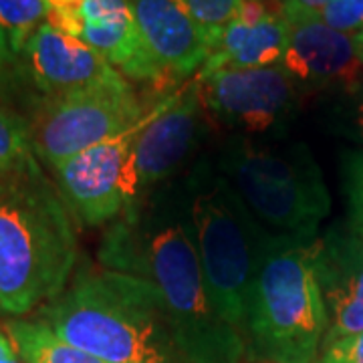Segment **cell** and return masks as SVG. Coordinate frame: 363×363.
Here are the masks:
<instances>
[{
	"instance_id": "cell-13",
	"label": "cell",
	"mask_w": 363,
	"mask_h": 363,
	"mask_svg": "<svg viewBox=\"0 0 363 363\" xmlns=\"http://www.w3.org/2000/svg\"><path fill=\"white\" fill-rule=\"evenodd\" d=\"M143 43L168 85L178 87L206 61L210 43L178 0H128Z\"/></svg>"
},
{
	"instance_id": "cell-3",
	"label": "cell",
	"mask_w": 363,
	"mask_h": 363,
	"mask_svg": "<svg viewBox=\"0 0 363 363\" xmlns=\"http://www.w3.org/2000/svg\"><path fill=\"white\" fill-rule=\"evenodd\" d=\"M39 321L57 337L109 363H186L169 331L156 289L104 267H85Z\"/></svg>"
},
{
	"instance_id": "cell-22",
	"label": "cell",
	"mask_w": 363,
	"mask_h": 363,
	"mask_svg": "<svg viewBox=\"0 0 363 363\" xmlns=\"http://www.w3.org/2000/svg\"><path fill=\"white\" fill-rule=\"evenodd\" d=\"M319 21L343 35L357 37L363 33V0H333L319 14Z\"/></svg>"
},
{
	"instance_id": "cell-20",
	"label": "cell",
	"mask_w": 363,
	"mask_h": 363,
	"mask_svg": "<svg viewBox=\"0 0 363 363\" xmlns=\"http://www.w3.org/2000/svg\"><path fill=\"white\" fill-rule=\"evenodd\" d=\"M178 2L206 33L210 49H212L218 35L224 30V26L233 21L234 14L238 13L245 0H178Z\"/></svg>"
},
{
	"instance_id": "cell-25",
	"label": "cell",
	"mask_w": 363,
	"mask_h": 363,
	"mask_svg": "<svg viewBox=\"0 0 363 363\" xmlns=\"http://www.w3.org/2000/svg\"><path fill=\"white\" fill-rule=\"evenodd\" d=\"M333 0H281V14L289 23L319 18V14L331 4Z\"/></svg>"
},
{
	"instance_id": "cell-27",
	"label": "cell",
	"mask_w": 363,
	"mask_h": 363,
	"mask_svg": "<svg viewBox=\"0 0 363 363\" xmlns=\"http://www.w3.org/2000/svg\"><path fill=\"white\" fill-rule=\"evenodd\" d=\"M13 59V52L9 49V43L6 39L2 37V33H0V69L4 67V63H9Z\"/></svg>"
},
{
	"instance_id": "cell-12",
	"label": "cell",
	"mask_w": 363,
	"mask_h": 363,
	"mask_svg": "<svg viewBox=\"0 0 363 363\" xmlns=\"http://www.w3.org/2000/svg\"><path fill=\"white\" fill-rule=\"evenodd\" d=\"M311 262L329 319L323 343L363 331V236L329 228L311 242Z\"/></svg>"
},
{
	"instance_id": "cell-21",
	"label": "cell",
	"mask_w": 363,
	"mask_h": 363,
	"mask_svg": "<svg viewBox=\"0 0 363 363\" xmlns=\"http://www.w3.org/2000/svg\"><path fill=\"white\" fill-rule=\"evenodd\" d=\"M343 190L350 228L363 236V152H350L343 156Z\"/></svg>"
},
{
	"instance_id": "cell-19",
	"label": "cell",
	"mask_w": 363,
	"mask_h": 363,
	"mask_svg": "<svg viewBox=\"0 0 363 363\" xmlns=\"http://www.w3.org/2000/svg\"><path fill=\"white\" fill-rule=\"evenodd\" d=\"M30 152V123L23 116L0 107V178L13 172Z\"/></svg>"
},
{
	"instance_id": "cell-8",
	"label": "cell",
	"mask_w": 363,
	"mask_h": 363,
	"mask_svg": "<svg viewBox=\"0 0 363 363\" xmlns=\"http://www.w3.org/2000/svg\"><path fill=\"white\" fill-rule=\"evenodd\" d=\"M204 119L206 111L194 77L147 107L131 143L123 212L142 206L154 192L169 184L200 142Z\"/></svg>"
},
{
	"instance_id": "cell-18",
	"label": "cell",
	"mask_w": 363,
	"mask_h": 363,
	"mask_svg": "<svg viewBox=\"0 0 363 363\" xmlns=\"http://www.w3.org/2000/svg\"><path fill=\"white\" fill-rule=\"evenodd\" d=\"M47 0H0V33L14 55H21L26 40L47 21Z\"/></svg>"
},
{
	"instance_id": "cell-1",
	"label": "cell",
	"mask_w": 363,
	"mask_h": 363,
	"mask_svg": "<svg viewBox=\"0 0 363 363\" xmlns=\"http://www.w3.org/2000/svg\"><path fill=\"white\" fill-rule=\"evenodd\" d=\"M99 267L156 289L169 331L186 363H242L247 341L208 295L188 228L182 182H169L107 228Z\"/></svg>"
},
{
	"instance_id": "cell-26",
	"label": "cell",
	"mask_w": 363,
	"mask_h": 363,
	"mask_svg": "<svg viewBox=\"0 0 363 363\" xmlns=\"http://www.w3.org/2000/svg\"><path fill=\"white\" fill-rule=\"evenodd\" d=\"M0 363H25L14 350L11 337L4 331H0Z\"/></svg>"
},
{
	"instance_id": "cell-24",
	"label": "cell",
	"mask_w": 363,
	"mask_h": 363,
	"mask_svg": "<svg viewBox=\"0 0 363 363\" xmlns=\"http://www.w3.org/2000/svg\"><path fill=\"white\" fill-rule=\"evenodd\" d=\"M337 133L363 143V85L359 89L351 91L350 101L337 111Z\"/></svg>"
},
{
	"instance_id": "cell-4",
	"label": "cell",
	"mask_w": 363,
	"mask_h": 363,
	"mask_svg": "<svg viewBox=\"0 0 363 363\" xmlns=\"http://www.w3.org/2000/svg\"><path fill=\"white\" fill-rule=\"evenodd\" d=\"M180 182L208 295L245 337L248 301L272 234L250 214L214 157H198Z\"/></svg>"
},
{
	"instance_id": "cell-11",
	"label": "cell",
	"mask_w": 363,
	"mask_h": 363,
	"mask_svg": "<svg viewBox=\"0 0 363 363\" xmlns=\"http://www.w3.org/2000/svg\"><path fill=\"white\" fill-rule=\"evenodd\" d=\"M140 121L51 168L59 194L81 224L104 226L123 214L125 169Z\"/></svg>"
},
{
	"instance_id": "cell-29",
	"label": "cell",
	"mask_w": 363,
	"mask_h": 363,
	"mask_svg": "<svg viewBox=\"0 0 363 363\" xmlns=\"http://www.w3.org/2000/svg\"><path fill=\"white\" fill-rule=\"evenodd\" d=\"M255 363H272V362H255Z\"/></svg>"
},
{
	"instance_id": "cell-10",
	"label": "cell",
	"mask_w": 363,
	"mask_h": 363,
	"mask_svg": "<svg viewBox=\"0 0 363 363\" xmlns=\"http://www.w3.org/2000/svg\"><path fill=\"white\" fill-rule=\"evenodd\" d=\"M47 23L99 52L123 77L156 87L168 85L128 0H47Z\"/></svg>"
},
{
	"instance_id": "cell-16",
	"label": "cell",
	"mask_w": 363,
	"mask_h": 363,
	"mask_svg": "<svg viewBox=\"0 0 363 363\" xmlns=\"http://www.w3.org/2000/svg\"><path fill=\"white\" fill-rule=\"evenodd\" d=\"M286 39L289 25L281 14V0H245L212 45L198 73L279 65Z\"/></svg>"
},
{
	"instance_id": "cell-6",
	"label": "cell",
	"mask_w": 363,
	"mask_h": 363,
	"mask_svg": "<svg viewBox=\"0 0 363 363\" xmlns=\"http://www.w3.org/2000/svg\"><path fill=\"white\" fill-rule=\"evenodd\" d=\"M327 309L311 262V242L272 234L248 301L245 341L259 362L317 363Z\"/></svg>"
},
{
	"instance_id": "cell-2",
	"label": "cell",
	"mask_w": 363,
	"mask_h": 363,
	"mask_svg": "<svg viewBox=\"0 0 363 363\" xmlns=\"http://www.w3.org/2000/svg\"><path fill=\"white\" fill-rule=\"evenodd\" d=\"M77 257L73 214L30 152L0 178V311L23 317L52 301Z\"/></svg>"
},
{
	"instance_id": "cell-5",
	"label": "cell",
	"mask_w": 363,
	"mask_h": 363,
	"mask_svg": "<svg viewBox=\"0 0 363 363\" xmlns=\"http://www.w3.org/2000/svg\"><path fill=\"white\" fill-rule=\"evenodd\" d=\"M216 164L262 228L305 245L317 238L331 198L305 143H260L233 135Z\"/></svg>"
},
{
	"instance_id": "cell-17",
	"label": "cell",
	"mask_w": 363,
	"mask_h": 363,
	"mask_svg": "<svg viewBox=\"0 0 363 363\" xmlns=\"http://www.w3.org/2000/svg\"><path fill=\"white\" fill-rule=\"evenodd\" d=\"M6 335L25 363H109L57 337L39 319H13Z\"/></svg>"
},
{
	"instance_id": "cell-14",
	"label": "cell",
	"mask_w": 363,
	"mask_h": 363,
	"mask_svg": "<svg viewBox=\"0 0 363 363\" xmlns=\"http://www.w3.org/2000/svg\"><path fill=\"white\" fill-rule=\"evenodd\" d=\"M281 65L295 83L313 87H362L363 63L355 40L319 18L289 23V39Z\"/></svg>"
},
{
	"instance_id": "cell-15",
	"label": "cell",
	"mask_w": 363,
	"mask_h": 363,
	"mask_svg": "<svg viewBox=\"0 0 363 363\" xmlns=\"http://www.w3.org/2000/svg\"><path fill=\"white\" fill-rule=\"evenodd\" d=\"M21 55L25 57L35 85L47 93V97L95 87L121 75L99 52L61 33L47 21L37 26Z\"/></svg>"
},
{
	"instance_id": "cell-7",
	"label": "cell",
	"mask_w": 363,
	"mask_h": 363,
	"mask_svg": "<svg viewBox=\"0 0 363 363\" xmlns=\"http://www.w3.org/2000/svg\"><path fill=\"white\" fill-rule=\"evenodd\" d=\"M147 111L128 79L117 75L95 87L49 97L30 123L35 156L49 168L138 123Z\"/></svg>"
},
{
	"instance_id": "cell-23",
	"label": "cell",
	"mask_w": 363,
	"mask_h": 363,
	"mask_svg": "<svg viewBox=\"0 0 363 363\" xmlns=\"http://www.w3.org/2000/svg\"><path fill=\"white\" fill-rule=\"evenodd\" d=\"M319 363H363V331L323 343Z\"/></svg>"
},
{
	"instance_id": "cell-28",
	"label": "cell",
	"mask_w": 363,
	"mask_h": 363,
	"mask_svg": "<svg viewBox=\"0 0 363 363\" xmlns=\"http://www.w3.org/2000/svg\"><path fill=\"white\" fill-rule=\"evenodd\" d=\"M355 40V49H357V57H359V61L363 63V33L362 35H357V37H353Z\"/></svg>"
},
{
	"instance_id": "cell-9",
	"label": "cell",
	"mask_w": 363,
	"mask_h": 363,
	"mask_svg": "<svg viewBox=\"0 0 363 363\" xmlns=\"http://www.w3.org/2000/svg\"><path fill=\"white\" fill-rule=\"evenodd\" d=\"M206 116L245 133L283 130L295 116L297 87L285 67L218 69L196 73Z\"/></svg>"
}]
</instances>
